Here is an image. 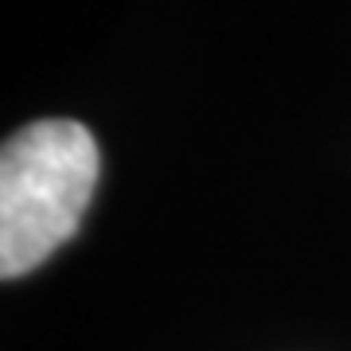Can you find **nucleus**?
<instances>
[{"instance_id":"1","label":"nucleus","mask_w":351,"mask_h":351,"mask_svg":"<svg viewBox=\"0 0 351 351\" xmlns=\"http://www.w3.org/2000/svg\"><path fill=\"white\" fill-rule=\"evenodd\" d=\"M101 172L86 125L47 117L16 129L0 152V277L32 274L82 223Z\"/></svg>"}]
</instances>
